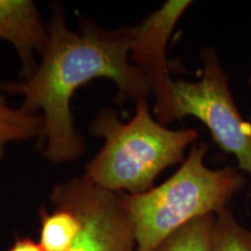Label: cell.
Here are the masks:
<instances>
[{"label": "cell", "mask_w": 251, "mask_h": 251, "mask_svg": "<svg viewBox=\"0 0 251 251\" xmlns=\"http://www.w3.org/2000/svg\"><path fill=\"white\" fill-rule=\"evenodd\" d=\"M8 251H43L40 243L34 242L28 237L18 238Z\"/></svg>", "instance_id": "12"}, {"label": "cell", "mask_w": 251, "mask_h": 251, "mask_svg": "<svg viewBox=\"0 0 251 251\" xmlns=\"http://www.w3.org/2000/svg\"><path fill=\"white\" fill-rule=\"evenodd\" d=\"M249 122L251 124V111H250V113H249Z\"/></svg>", "instance_id": "14"}, {"label": "cell", "mask_w": 251, "mask_h": 251, "mask_svg": "<svg viewBox=\"0 0 251 251\" xmlns=\"http://www.w3.org/2000/svg\"><path fill=\"white\" fill-rule=\"evenodd\" d=\"M0 39L15 47L23 63L21 77L29 78L37 68L34 51L43 52L48 41V31L33 1L0 0Z\"/></svg>", "instance_id": "7"}, {"label": "cell", "mask_w": 251, "mask_h": 251, "mask_svg": "<svg viewBox=\"0 0 251 251\" xmlns=\"http://www.w3.org/2000/svg\"><path fill=\"white\" fill-rule=\"evenodd\" d=\"M135 103V115L128 124L105 109L91 127L105 144L87 164L83 178L114 193L149 191L163 170L184 161L185 150L199 135L191 128L172 130L159 124L150 114L147 99Z\"/></svg>", "instance_id": "3"}, {"label": "cell", "mask_w": 251, "mask_h": 251, "mask_svg": "<svg viewBox=\"0 0 251 251\" xmlns=\"http://www.w3.org/2000/svg\"><path fill=\"white\" fill-rule=\"evenodd\" d=\"M212 251H251V229L240 224L228 207L215 214Z\"/></svg>", "instance_id": "11"}, {"label": "cell", "mask_w": 251, "mask_h": 251, "mask_svg": "<svg viewBox=\"0 0 251 251\" xmlns=\"http://www.w3.org/2000/svg\"><path fill=\"white\" fill-rule=\"evenodd\" d=\"M192 4L188 0H170L147 17L137 26L128 28L130 61L148 77L151 93L159 96L170 83L174 62L166 58V45L184 12Z\"/></svg>", "instance_id": "6"}, {"label": "cell", "mask_w": 251, "mask_h": 251, "mask_svg": "<svg viewBox=\"0 0 251 251\" xmlns=\"http://www.w3.org/2000/svg\"><path fill=\"white\" fill-rule=\"evenodd\" d=\"M248 84H249V85L251 86V72H250L249 77H248Z\"/></svg>", "instance_id": "13"}, {"label": "cell", "mask_w": 251, "mask_h": 251, "mask_svg": "<svg viewBox=\"0 0 251 251\" xmlns=\"http://www.w3.org/2000/svg\"><path fill=\"white\" fill-rule=\"evenodd\" d=\"M42 129V115L9 107L6 100L0 97V159L4 157L5 146L8 142L41 136Z\"/></svg>", "instance_id": "9"}, {"label": "cell", "mask_w": 251, "mask_h": 251, "mask_svg": "<svg viewBox=\"0 0 251 251\" xmlns=\"http://www.w3.org/2000/svg\"><path fill=\"white\" fill-rule=\"evenodd\" d=\"M99 78L117 84L119 101L136 102L151 92L148 77L130 61L128 28L106 31L86 24L83 33L77 34L68 29L62 9L56 7L39 67L27 79L7 81L0 89L23 96L20 108L25 112H43V156L52 163H64L84 150V140L74 124L72 97L84 84Z\"/></svg>", "instance_id": "1"}, {"label": "cell", "mask_w": 251, "mask_h": 251, "mask_svg": "<svg viewBox=\"0 0 251 251\" xmlns=\"http://www.w3.org/2000/svg\"><path fill=\"white\" fill-rule=\"evenodd\" d=\"M206 143L191 147L180 168L158 186L140 194L120 193L129 219L135 251H155L170 235L193 220L215 215L247 183L237 166L209 169Z\"/></svg>", "instance_id": "2"}, {"label": "cell", "mask_w": 251, "mask_h": 251, "mask_svg": "<svg viewBox=\"0 0 251 251\" xmlns=\"http://www.w3.org/2000/svg\"><path fill=\"white\" fill-rule=\"evenodd\" d=\"M51 202L70 209L80 222L79 233L68 251H135L133 228L120 194L81 177L56 185Z\"/></svg>", "instance_id": "5"}, {"label": "cell", "mask_w": 251, "mask_h": 251, "mask_svg": "<svg viewBox=\"0 0 251 251\" xmlns=\"http://www.w3.org/2000/svg\"><path fill=\"white\" fill-rule=\"evenodd\" d=\"M80 222L70 209L56 207L52 213L41 212L40 246L43 251H68L76 240Z\"/></svg>", "instance_id": "8"}, {"label": "cell", "mask_w": 251, "mask_h": 251, "mask_svg": "<svg viewBox=\"0 0 251 251\" xmlns=\"http://www.w3.org/2000/svg\"><path fill=\"white\" fill-rule=\"evenodd\" d=\"M201 76L196 81L170 80L155 97L156 118L162 125L193 117L208 128L214 142L237 161L251 183V124L238 111L219 56L213 48L200 51Z\"/></svg>", "instance_id": "4"}, {"label": "cell", "mask_w": 251, "mask_h": 251, "mask_svg": "<svg viewBox=\"0 0 251 251\" xmlns=\"http://www.w3.org/2000/svg\"><path fill=\"white\" fill-rule=\"evenodd\" d=\"M215 215L196 219L170 235L155 251H212Z\"/></svg>", "instance_id": "10"}]
</instances>
